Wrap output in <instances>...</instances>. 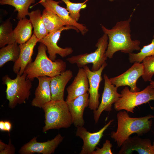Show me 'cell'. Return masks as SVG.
<instances>
[{
	"label": "cell",
	"instance_id": "obj_32",
	"mask_svg": "<svg viewBox=\"0 0 154 154\" xmlns=\"http://www.w3.org/2000/svg\"><path fill=\"white\" fill-rule=\"evenodd\" d=\"M11 128V123L9 121H4V131H7L9 133Z\"/></svg>",
	"mask_w": 154,
	"mask_h": 154
},
{
	"label": "cell",
	"instance_id": "obj_20",
	"mask_svg": "<svg viewBox=\"0 0 154 154\" xmlns=\"http://www.w3.org/2000/svg\"><path fill=\"white\" fill-rule=\"evenodd\" d=\"M73 76L72 71L65 70L60 74L51 77L50 87L52 100H64L66 86Z\"/></svg>",
	"mask_w": 154,
	"mask_h": 154
},
{
	"label": "cell",
	"instance_id": "obj_11",
	"mask_svg": "<svg viewBox=\"0 0 154 154\" xmlns=\"http://www.w3.org/2000/svg\"><path fill=\"white\" fill-rule=\"evenodd\" d=\"M35 137L23 145L19 151L21 154H31L35 153L42 154L53 153L58 145L62 141L64 137L58 133L53 139L43 142L37 141Z\"/></svg>",
	"mask_w": 154,
	"mask_h": 154
},
{
	"label": "cell",
	"instance_id": "obj_12",
	"mask_svg": "<svg viewBox=\"0 0 154 154\" xmlns=\"http://www.w3.org/2000/svg\"><path fill=\"white\" fill-rule=\"evenodd\" d=\"M106 62L98 70L92 71L88 66H85L83 68L87 74L89 84L88 93L89 95V108L93 111L96 110L100 104L99 98L100 95L99 89L101 82L103 80L102 72L107 66Z\"/></svg>",
	"mask_w": 154,
	"mask_h": 154
},
{
	"label": "cell",
	"instance_id": "obj_29",
	"mask_svg": "<svg viewBox=\"0 0 154 154\" xmlns=\"http://www.w3.org/2000/svg\"><path fill=\"white\" fill-rule=\"evenodd\" d=\"M142 62L143 67L142 78L145 82H150L154 75V55L146 57Z\"/></svg>",
	"mask_w": 154,
	"mask_h": 154
},
{
	"label": "cell",
	"instance_id": "obj_4",
	"mask_svg": "<svg viewBox=\"0 0 154 154\" xmlns=\"http://www.w3.org/2000/svg\"><path fill=\"white\" fill-rule=\"evenodd\" d=\"M42 108L44 113L45 125L42 129L44 133L51 129L67 128L73 123L67 104L64 100H51Z\"/></svg>",
	"mask_w": 154,
	"mask_h": 154
},
{
	"label": "cell",
	"instance_id": "obj_27",
	"mask_svg": "<svg viewBox=\"0 0 154 154\" xmlns=\"http://www.w3.org/2000/svg\"><path fill=\"white\" fill-rule=\"evenodd\" d=\"M137 53L133 52L129 54V59L131 63H141L146 57L154 55V35L149 44L144 46Z\"/></svg>",
	"mask_w": 154,
	"mask_h": 154
},
{
	"label": "cell",
	"instance_id": "obj_26",
	"mask_svg": "<svg viewBox=\"0 0 154 154\" xmlns=\"http://www.w3.org/2000/svg\"><path fill=\"white\" fill-rule=\"evenodd\" d=\"M42 16L43 22L48 33L60 27L66 26L56 14L45 9L42 11Z\"/></svg>",
	"mask_w": 154,
	"mask_h": 154
},
{
	"label": "cell",
	"instance_id": "obj_23",
	"mask_svg": "<svg viewBox=\"0 0 154 154\" xmlns=\"http://www.w3.org/2000/svg\"><path fill=\"white\" fill-rule=\"evenodd\" d=\"M20 52V48L16 42L1 48L0 49V67H2L8 62H15L19 57Z\"/></svg>",
	"mask_w": 154,
	"mask_h": 154
},
{
	"label": "cell",
	"instance_id": "obj_9",
	"mask_svg": "<svg viewBox=\"0 0 154 154\" xmlns=\"http://www.w3.org/2000/svg\"><path fill=\"white\" fill-rule=\"evenodd\" d=\"M104 87L101 102L98 109L93 111L94 119L96 123L98 122L103 111L110 112L112 110V104L121 96V94L117 92L118 88L112 83L110 78L106 74H104Z\"/></svg>",
	"mask_w": 154,
	"mask_h": 154
},
{
	"label": "cell",
	"instance_id": "obj_33",
	"mask_svg": "<svg viewBox=\"0 0 154 154\" xmlns=\"http://www.w3.org/2000/svg\"><path fill=\"white\" fill-rule=\"evenodd\" d=\"M4 121L1 120L0 121V130L1 131H4Z\"/></svg>",
	"mask_w": 154,
	"mask_h": 154
},
{
	"label": "cell",
	"instance_id": "obj_13",
	"mask_svg": "<svg viewBox=\"0 0 154 154\" xmlns=\"http://www.w3.org/2000/svg\"><path fill=\"white\" fill-rule=\"evenodd\" d=\"M114 119L110 120L98 131L91 133L83 126L78 127L76 135L81 138L83 144L80 154H92L99 144L105 130L111 125Z\"/></svg>",
	"mask_w": 154,
	"mask_h": 154
},
{
	"label": "cell",
	"instance_id": "obj_36",
	"mask_svg": "<svg viewBox=\"0 0 154 154\" xmlns=\"http://www.w3.org/2000/svg\"><path fill=\"white\" fill-rule=\"evenodd\" d=\"M108 0L112 2L116 0Z\"/></svg>",
	"mask_w": 154,
	"mask_h": 154
},
{
	"label": "cell",
	"instance_id": "obj_3",
	"mask_svg": "<svg viewBox=\"0 0 154 154\" xmlns=\"http://www.w3.org/2000/svg\"><path fill=\"white\" fill-rule=\"evenodd\" d=\"M47 50L45 45L40 43L36 58L27 65L24 71L27 79L32 81L40 76L52 77L66 70V62L60 59L52 60L47 55Z\"/></svg>",
	"mask_w": 154,
	"mask_h": 154
},
{
	"label": "cell",
	"instance_id": "obj_17",
	"mask_svg": "<svg viewBox=\"0 0 154 154\" xmlns=\"http://www.w3.org/2000/svg\"><path fill=\"white\" fill-rule=\"evenodd\" d=\"M89 93L79 96L74 99L66 101L71 115L72 123L74 125L83 126L85 123L83 116L85 108L89 106Z\"/></svg>",
	"mask_w": 154,
	"mask_h": 154
},
{
	"label": "cell",
	"instance_id": "obj_10",
	"mask_svg": "<svg viewBox=\"0 0 154 154\" xmlns=\"http://www.w3.org/2000/svg\"><path fill=\"white\" fill-rule=\"evenodd\" d=\"M143 74V67L142 63L135 62L133 65L125 72L116 77L110 78L112 83L117 88L128 86L132 92L139 91L137 86L138 79Z\"/></svg>",
	"mask_w": 154,
	"mask_h": 154
},
{
	"label": "cell",
	"instance_id": "obj_19",
	"mask_svg": "<svg viewBox=\"0 0 154 154\" xmlns=\"http://www.w3.org/2000/svg\"><path fill=\"white\" fill-rule=\"evenodd\" d=\"M37 78L38 84L35 90V97L32 102L31 105L42 108L45 104L52 100L50 87L51 77L44 76Z\"/></svg>",
	"mask_w": 154,
	"mask_h": 154
},
{
	"label": "cell",
	"instance_id": "obj_16",
	"mask_svg": "<svg viewBox=\"0 0 154 154\" xmlns=\"http://www.w3.org/2000/svg\"><path fill=\"white\" fill-rule=\"evenodd\" d=\"M133 151H136L139 154H154L151 140L137 136L130 137L125 141L118 154H131Z\"/></svg>",
	"mask_w": 154,
	"mask_h": 154
},
{
	"label": "cell",
	"instance_id": "obj_8",
	"mask_svg": "<svg viewBox=\"0 0 154 154\" xmlns=\"http://www.w3.org/2000/svg\"><path fill=\"white\" fill-rule=\"evenodd\" d=\"M74 29L77 32L79 31L75 27L71 26H64L60 27L48 33L43 38L39 40L38 42L44 44L46 46L49 54V58L52 60H56V54H58L62 58L71 54L73 50L71 47L62 48L57 45L62 32L64 30Z\"/></svg>",
	"mask_w": 154,
	"mask_h": 154
},
{
	"label": "cell",
	"instance_id": "obj_2",
	"mask_svg": "<svg viewBox=\"0 0 154 154\" xmlns=\"http://www.w3.org/2000/svg\"><path fill=\"white\" fill-rule=\"evenodd\" d=\"M117 126L116 131H112L111 137L121 147L132 134L142 136L150 131L154 116L148 114L138 117H130L126 111H120L117 114Z\"/></svg>",
	"mask_w": 154,
	"mask_h": 154
},
{
	"label": "cell",
	"instance_id": "obj_30",
	"mask_svg": "<svg viewBox=\"0 0 154 154\" xmlns=\"http://www.w3.org/2000/svg\"><path fill=\"white\" fill-rule=\"evenodd\" d=\"M112 146V144L108 139L106 140L101 148L96 147V150L94 151L92 154H112L111 148Z\"/></svg>",
	"mask_w": 154,
	"mask_h": 154
},
{
	"label": "cell",
	"instance_id": "obj_14",
	"mask_svg": "<svg viewBox=\"0 0 154 154\" xmlns=\"http://www.w3.org/2000/svg\"><path fill=\"white\" fill-rule=\"evenodd\" d=\"M61 2L53 0H40V3L45 9L56 14L62 21L66 26L76 27L83 35L88 32V29L84 25L79 23L73 20L70 16L66 8L59 4Z\"/></svg>",
	"mask_w": 154,
	"mask_h": 154
},
{
	"label": "cell",
	"instance_id": "obj_1",
	"mask_svg": "<svg viewBox=\"0 0 154 154\" xmlns=\"http://www.w3.org/2000/svg\"><path fill=\"white\" fill-rule=\"evenodd\" d=\"M131 17L128 20L117 22L111 29L101 25L103 31L108 38V47L106 54L108 58H112L118 51L129 54L135 50H140V42L133 40L131 37L130 23Z\"/></svg>",
	"mask_w": 154,
	"mask_h": 154
},
{
	"label": "cell",
	"instance_id": "obj_35",
	"mask_svg": "<svg viewBox=\"0 0 154 154\" xmlns=\"http://www.w3.org/2000/svg\"><path fill=\"white\" fill-rule=\"evenodd\" d=\"M152 148L153 151L154 152V142H153V145H152Z\"/></svg>",
	"mask_w": 154,
	"mask_h": 154
},
{
	"label": "cell",
	"instance_id": "obj_15",
	"mask_svg": "<svg viewBox=\"0 0 154 154\" xmlns=\"http://www.w3.org/2000/svg\"><path fill=\"white\" fill-rule=\"evenodd\" d=\"M39 39L33 33L31 38L25 43L19 44L20 52L19 57L14 63L13 71L21 75L27 65L32 62V56L35 46Z\"/></svg>",
	"mask_w": 154,
	"mask_h": 154
},
{
	"label": "cell",
	"instance_id": "obj_22",
	"mask_svg": "<svg viewBox=\"0 0 154 154\" xmlns=\"http://www.w3.org/2000/svg\"><path fill=\"white\" fill-rule=\"evenodd\" d=\"M28 15L34 29L33 33L37 38L40 40L48 33L40 10L38 9L30 12Z\"/></svg>",
	"mask_w": 154,
	"mask_h": 154
},
{
	"label": "cell",
	"instance_id": "obj_6",
	"mask_svg": "<svg viewBox=\"0 0 154 154\" xmlns=\"http://www.w3.org/2000/svg\"><path fill=\"white\" fill-rule=\"evenodd\" d=\"M121 96L114 104L117 111L124 110L133 113L135 107L154 100V88L148 86L141 91L132 92L125 87L121 92Z\"/></svg>",
	"mask_w": 154,
	"mask_h": 154
},
{
	"label": "cell",
	"instance_id": "obj_31",
	"mask_svg": "<svg viewBox=\"0 0 154 154\" xmlns=\"http://www.w3.org/2000/svg\"><path fill=\"white\" fill-rule=\"evenodd\" d=\"M15 153V149L12 144L10 139L8 145L5 144L0 140V154H13Z\"/></svg>",
	"mask_w": 154,
	"mask_h": 154
},
{
	"label": "cell",
	"instance_id": "obj_28",
	"mask_svg": "<svg viewBox=\"0 0 154 154\" xmlns=\"http://www.w3.org/2000/svg\"><path fill=\"white\" fill-rule=\"evenodd\" d=\"M61 0L66 4V9L69 12L71 17L78 22L80 17L81 10L86 7V3L89 0H86L83 2L79 3H73L70 0Z\"/></svg>",
	"mask_w": 154,
	"mask_h": 154
},
{
	"label": "cell",
	"instance_id": "obj_5",
	"mask_svg": "<svg viewBox=\"0 0 154 154\" xmlns=\"http://www.w3.org/2000/svg\"><path fill=\"white\" fill-rule=\"evenodd\" d=\"M27 75L17 74L16 78L11 79L8 75L2 78L3 83L6 85V98L9 101V107L13 109L18 104L25 103L31 95L32 87L31 80L27 78Z\"/></svg>",
	"mask_w": 154,
	"mask_h": 154
},
{
	"label": "cell",
	"instance_id": "obj_7",
	"mask_svg": "<svg viewBox=\"0 0 154 154\" xmlns=\"http://www.w3.org/2000/svg\"><path fill=\"white\" fill-rule=\"evenodd\" d=\"M108 38L104 33L100 38L96 44V50L90 53H86L73 56L67 58L66 60L71 64H76L80 68H83L87 64L92 63V71L99 70L106 62L107 57L106 54L108 44Z\"/></svg>",
	"mask_w": 154,
	"mask_h": 154
},
{
	"label": "cell",
	"instance_id": "obj_25",
	"mask_svg": "<svg viewBox=\"0 0 154 154\" xmlns=\"http://www.w3.org/2000/svg\"><path fill=\"white\" fill-rule=\"evenodd\" d=\"M16 42L13 25L9 18L3 22L0 26V47Z\"/></svg>",
	"mask_w": 154,
	"mask_h": 154
},
{
	"label": "cell",
	"instance_id": "obj_21",
	"mask_svg": "<svg viewBox=\"0 0 154 154\" xmlns=\"http://www.w3.org/2000/svg\"><path fill=\"white\" fill-rule=\"evenodd\" d=\"M33 26L29 19L26 17L19 20L14 29V37L19 44L24 43L31 37Z\"/></svg>",
	"mask_w": 154,
	"mask_h": 154
},
{
	"label": "cell",
	"instance_id": "obj_24",
	"mask_svg": "<svg viewBox=\"0 0 154 154\" xmlns=\"http://www.w3.org/2000/svg\"><path fill=\"white\" fill-rule=\"evenodd\" d=\"M35 1V0H0V4L1 5H8L14 7L15 11L18 12L17 19L20 20L28 15L29 6Z\"/></svg>",
	"mask_w": 154,
	"mask_h": 154
},
{
	"label": "cell",
	"instance_id": "obj_18",
	"mask_svg": "<svg viewBox=\"0 0 154 154\" xmlns=\"http://www.w3.org/2000/svg\"><path fill=\"white\" fill-rule=\"evenodd\" d=\"M89 88V81L85 71L83 68H80L73 82L66 88V101L72 100L87 93Z\"/></svg>",
	"mask_w": 154,
	"mask_h": 154
},
{
	"label": "cell",
	"instance_id": "obj_34",
	"mask_svg": "<svg viewBox=\"0 0 154 154\" xmlns=\"http://www.w3.org/2000/svg\"><path fill=\"white\" fill-rule=\"evenodd\" d=\"M150 85L151 87L154 88V81H151L150 83Z\"/></svg>",
	"mask_w": 154,
	"mask_h": 154
}]
</instances>
